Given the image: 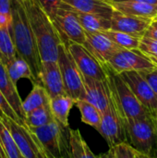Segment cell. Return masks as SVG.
Wrapping results in <instances>:
<instances>
[{"instance_id": "obj_45", "label": "cell", "mask_w": 157, "mask_h": 158, "mask_svg": "<svg viewBox=\"0 0 157 158\" xmlns=\"http://www.w3.org/2000/svg\"><path fill=\"white\" fill-rule=\"evenodd\" d=\"M155 19H157V17H156V18H155Z\"/></svg>"}, {"instance_id": "obj_23", "label": "cell", "mask_w": 157, "mask_h": 158, "mask_svg": "<svg viewBox=\"0 0 157 158\" xmlns=\"http://www.w3.org/2000/svg\"><path fill=\"white\" fill-rule=\"evenodd\" d=\"M121 53L125 56L131 70L143 72V71L151 70L157 67L150 59H148L146 56H144L143 54H141L137 49L128 50V49L122 48Z\"/></svg>"}, {"instance_id": "obj_46", "label": "cell", "mask_w": 157, "mask_h": 158, "mask_svg": "<svg viewBox=\"0 0 157 158\" xmlns=\"http://www.w3.org/2000/svg\"><path fill=\"white\" fill-rule=\"evenodd\" d=\"M156 119H157V117H156Z\"/></svg>"}, {"instance_id": "obj_19", "label": "cell", "mask_w": 157, "mask_h": 158, "mask_svg": "<svg viewBox=\"0 0 157 158\" xmlns=\"http://www.w3.org/2000/svg\"><path fill=\"white\" fill-rule=\"evenodd\" d=\"M76 101L68 94L57 95L50 99L49 106L55 120L63 128H69V112Z\"/></svg>"}, {"instance_id": "obj_37", "label": "cell", "mask_w": 157, "mask_h": 158, "mask_svg": "<svg viewBox=\"0 0 157 158\" xmlns=\"http://www.w3.org/2000/svg\"><path fill=\"white\" fill-rule=\"evenodd\" d=\"M143 36L155 39L157 41V19H153V21L151 22V24L147 28Z\"/></svg>"}, {"instance_id": "obj_35", "label": "cell", "mask_w": 157, "mask_h": 158, "mask_svg": "<svg viewBox=\"0 0 157 158\" xmlns=\"http://www.w3.org/2000/svg\"><path fill=\"white\" fill-rule=\"evenodd\" d=\"M59 158H72L68 146V129L65 133L61 143V156Z\"/></svg>"}, {"instance_id": "obj_21", "label": "cell", "mask_w": 157, "mask_h": 158, "mask_svg": "<svg viewBox=\"0 0 157 158\" xmlns=\"http://www.w3.org/2000/svg\"><path fill=\"white\" fill-rule=\"evenodd\" d=\"M68 146L72 158H99L92 152L79 130L68 128Z\"/></svg>"}, {"instance_id": "obj_22", "label": "cell", "mask_w": 157, "mask_h": 158, "mask_svg": "<svg viewBox=\"0 0 157 158\" xmlns=\"http://www.w3.org/2000/svg\"><path fill=\"white\" fill-rule=\"evenodd\" d=\"M50 97L44 88L40 84H33V88L29 95L22 101V109L26 114L39 107L49 105Z\"/></svg>"}, {"instance_id": "obj_8", "label": "cell", "mask_w": 157, "mask_h": 158, "mask_svg": "<svg viewBox=\"0 0 157 158\" xmlns=\"http://www.w3.org/2000/svg\"><path fill=\"white\" fill-rule=\"evenodd\" d=\"M67 48L82 76L98 81H105L107 79L105 66L102 65L82 44L68 43Z\"/></svg>"}, {"instance_id": "obj_31", "label": "cell", "mask_w": 157, "mask_h": 158, "mask_svg": "<svg viewBox=\"0 0 157 158\" xmlns=\"http://www.w3.org/2000/svg\"><path fill=\"white\" fill-rule=\"evenodd\" d=\"M1 116H6L10 119L14 120L15 122H17L18 124L25 126L24 122L17 116V114L14 112V110L11 108V106L8 105V103L6 102V100L0 92V117Z\"/></svg>"}, {"instance_id": "obj_26", "label": "cell", "mask_w": 157, "mask_h": 158, "mask_svg": "<svg viewBox=\"0 0 157 158\" xmlns=\"http://www.w3.org/2000/svg\"><path fill=\"white\" fill-rule=\"evenodd\" d=\"M7 73L14 83L17 82L21 79L30 80L32 84H35V80L32 76V73L28 66V64L20 57L16 56V58L6 67Z\"/></svg>"}, {"instance_id": "obj_1", "label": "cell", "mask_w": 157, "mask_h": 158, "mask_svg": "<svg viewBox=\"0 0 157 158\" xmlns=\"http://www.w3.org/2000/svg\"><path fill=\"white\" fill-rule=\"evenodd\" d=\"M11 17L9 31L17 56L22 58L28 64L35 80V84H39L42 69L39 48L26 12L22 6L16 0H11Z\"/></svg>"}, {"instance_id": "obj_18", "label": "cell", "mask_w": 157, "mask_h": 158, "mask_svg": "<svg viewBox=\"0 0 157 158\" xmlns=\"http://www.w3.org/2000/svg\"><path fill=\"white\" fill-rule=\"evenodd\" d=\"M111 6L123 14L155 19L157 17V6L134 1H112L108 0Z\"/></svg>"}, {"instance_id": "obj_9", "label": "cell", "mask_w": 157, "mask_h": 158, "mask_svg": "<svg viewBox=\"0 0 157 158\" xmlns=\"http://www.w3.org/2000/svg\"><path fill=\"white\" fill-rule=\"evenodd\" d=\"M27 129L46 152H48L53 157H60L61 143L68 128L61 127L54 118L43 126Z\"/></svg>"}, {"instance_id": "obj_6", "label": "cell", "mask_w": 157, "mask_h": 158, "mask_svg": "<svg viewBox=\"0 0 157 158\" xmlns=\"http://www.w3.org/2000/svg\"><path fill=\"white\" fill-rule=\"evenodd\" d=\"M51 20L59 35L61 43L66 46L68 43L84 44L85 31L81 27L75 11L68 5L61 2Z\"/></svg>"}, {"instance_id": "obj_13", "label": "cell", "mask_w": 157, "mask_h": 158, "mask_svg": "<svg viewBox=\"0 0 157 158\" xmlns=\"http://www.w3.org/2000/svg\"><path fill=\"white\" fill-rule=\"evenodd\" d=\"M82 77L85 89L83 100L93 105L101 114L104 113L108 108L110 103V90L107 79L105 81H98L85 76Z\"/></svg>"}, {"instance_id": "obj_15", "label": "cell", "mask_w": 157, "mask_h": 158, "mask_svg": "<svg viewBox=\"0 0 157 158\" xmlns=\"http://www.w3.org/2000/svg\"><path fill=\"white\" fill-rule=\"evenodd\" d=\"M39 84L44 88L50 99L65 94L63 81L56 61L42 62Z\"/></svg>"}, {"instance_id": "obj_4", "label": "cell", "mask_w": 157, "mask_h": 158, "mask_svg": "<svg viewBox=\"0 0 157 158\" xmlns=\"http://www.w3.org/2000/svg\"><path fill=\"white\" fill-rule=\"evenodd\" d=\"M104 66L107 73V82L112 99L123 119H138L153 116L140 103L119 74L114 72L107 64Z\"/></svg>"}, {"instance_id": "obj_28", "label": "cell", "mask_w": 157, "mask_h": 158, "mask_svg": "<svg viewBox=\"0 0 157 158\" xmlns=\"http://www.w3.org/2000/svg\"><path fill=\"white\" fill-rule=\"evenodd\" d=\"M103 33L121 48L128 49V50H135L138 49L139 47L140 40H141L140 37L130 35L125 32L118 31H113V30L105 31H103Z\"/></svg>"}, {"instance_id": "obj_12", "label": "cell", "mask_w": 157, "mask_h": 158, "mask_svg": "<svg viewBox=\"0 0 157 158\" xmlns=\"http://www.w3.org/2000/svg\"><path fill=\"white\" fill-rule=\"evenodd\" d=\"M152 21V19L126 15L114 9L110 18V30L125 32L142 38Z\"/></svg>"}, {"instance_id": "obj_47", "label": "cell", "mask_w": 157, "mask_h": 158, "mask_svg": "<svg viewBox=\"0 0 157 158\" xmlns=\"http://www.w3.org/2000/svg\"><path fill=\"white\" fill-rule=\"evenodd\" d=\"M156 66H157V64H156Z\"/></svg>"}, {"instance_id": "obj_11", "label": "cell", "mask_w": 157, "mask_h": 158, "mask_svg": "<svg viewBox=\"0 0 157 158\" xmlns=\"http://www.w3.org/2000/svg\"><path fill=\"white\" fill-rule=\"evenodd\" d=\"M102 65L107 64L113 55L122 48L112 42L103 32H86L82 44Z\"/></svg>"}, {"instance_id": "obj_34", "label": "cell", "mask_w": 157, "mask_h": 158, "mask_svg": "<svg viewBox=\"0 0 157 158\" xmlns=\"http://www.w3.org/2000/svg\"><path fill=\"white\" fill-rule=\"evenodd\" d=\"M139 73L148 82V84L150 85V87L152 88V90L154 91L155 94L157 97V67L151 70L143 71V72H139Z\"/></svg>"}, {"instance_id": "obj_3", "label": "cell", "mask_w": 157, "mask_h": 158, "mask_svg": "<svg viewBox=\"0 0 157 158\" xmlns=\"http://www.w3.org/2000/svg\"><path fill=\"white\" fill-rule=\"evenodd\" d=\"M126 143L135 152L157 158V119L154 116L124 120Z\"/></svg>"}, {"instance_id": "obj_44", "label": "cell", "mask_w": 157, "mask_h": 158, "mask_svg": "<svg viewBox=\"0 0 157 158\" xmlns=\"http://www.w3.org/2000/svg\"><path fill=\"white\" fill-rule=\"evenodd\" d=\"M16 1H17L18 3H19V4H20V5H21L22 6H23L25 5V3H26V2H27L28 0H16Z\"/></svg>"}, {"instance_id": "obj_25", "label": "cell", "mask_w": 157, "mask_h": 158, "mask_svg": "<svg viewBox=\"0 0 157 158\" xmlns=\"http://www.w3.org/2000/svg\"><path fill=\"white\" fill-rule=\"evenodd\" d=\"M17 56L9 29H0V61L6 67Z\"/></svg>"}, {"instance_id": "obj_10", "label": "cell", "mask_w": 157, "mask_h": 158, "mask_svg": "<svg viewBox=\"0 0 157 158\" xmlns=\"http://www.w3.org/2000/svg\"><path fill=\"white\" fill-rule=\"evenodd\" d=\"M121 79L127 83L140 103L154 116L157 117V97L154 91L143 79V77L135 70L125 71L119 74Z\"/></svg>"}, {"instance_id": "obj_39", "label": "cell", "mask_w": 157, "mask_h": 158, "mask_svg": "<svg viewBox=\"0 0 157 158\" xmlns=\"http://www.w3.org/2000/svg\"><path fill=\"white\" fill-rule=\"evenodd\" d=\"M11 19V16L0 14V29H10Z\"/></svg>"}, {"instance_id": "obj_42", "label": "cell", "mask_w": 157, "mask_h": 158, "mask_svg": "<svg viewBox=\"0 0 157 158\" xmlns=\"http://www.w3.org/2000/svg\"><path fill=\"white\" fill-rule=\"evenodd\" d=\"M134 158H150V157H149V156H144V155H142V154H139V153L135 152Z\"/></svg>"}, {"instance_id": "obj_17", "label": "cell", "mask_w": 157, "mask_h": 158, "mask_svg": "<svg viewBox=\"0 0 157 158\" xmlns=\"http://www.w3.org/2000/svg\"><path fill=\"white\" fill-rule=\"evenodd\" d=\"M75 11L88 14H96L107 19L111 18L114 8L108 0H62Z\"/></svg>"}, {"instance_id": "obj_40", "label": "cell", "mask_w": 157, "mask_h": 158, "mask_svg": "<svg viewBox=\"0 0 157 158\" xmlns=\"http://www.w3.org/2000/svg\"><path fill=\"white\" fill-rule=\"evenodd\" d=\"M99 158H116L114 147H110L109 150H108V152L100 155V156H99Z\"/></svg>"}, {"instance_id": "obj_24", "label": "cell", "mask_w": 157, "mask_h": 158, "mask_svg": "<svg viewBox=\"0 0 157 158\" xmlns=\"http://www.w3.org/2000/svg\"><path fill=\"white\" fill-rule=\"evenodd\" d=\"M75 105L81 113V121L96 130L101 123V112L86 100H77Z\"/></svg>"}, {"instance_id": "obj_5", "label": "cell", "mask_w": 157, "mask_h": 158, "mask_svg": "<svg viewBox=\"0 0 157 158\" xmlns=\"http://www.w3.org/2000/svg\"><path fill=\"white\" fill-rule=\"evenodd\" d=\"M56 62L60 69L65 94L75 101L83 100L85 96L83 77L67 46L62 43L58 45Z\"/></svg>"}, {"instance_id": "obj_33", "label": "cell", "mask_w": 157, "mask_h": 158, "mask_svg": "<svg viewBox=\"0 0 157 158\" xmlns=\"http://www.w3.org/2000/svg\"><path fill=\"white\" fill-rule=\"evenodd\" d=\"M116 158H134L135 151L126 143L114 147Z\"/></svg>"}, {"instance_id": "obj_30", "label": "cell", "mask_w": 157, "mask_h": 158, "mask_svg": "<svg viewBox=\"0 0 157 158\" xmlns=\"http://www.w3.org/2000/svg\"><path fill=\"white\" fill-rule=\"evenodd\" d=\"M141 54L150 59L155 66L157 64V41L155 39L143 36L137 49Z\"/></svg>"}, {"instance_id": "obj_41", "label": "cell", "mask_w": 157, "mask_h": 158, "mask_svg": "<svg viewBox=\"0 0 157 158\" xmlns=\"http://www.w3.org/2000/svg\"><path fill=\"white\" fill-rule=\"evenodd\" d=\"M112 1H134V2H140V3H145L149 5H155L157 6V0H112Z\"/></svg>"}, {"instance_id": "obj_16", "label": "cell", "mask_w": 157, "mask_h": 158, "mask_svg": "<svg viewBox=\"0 0 157 158\" xmlns=\"http://www.w3.org/2000/svg\"><path fill=\"white\" fill-rule=\"evenodd\" d=\"M0 92L17 114V116L24 122L25 113L22 109V100L19 94L17 84L12 81L10 79L6 67L0 61ZM25 124V123H24Z\"/></svg>"}, {"instance_id": "obj_2", "label": "cell", "mask_w": 157, "mask_h": 158, "mask_svg": "<svg viewBox=\"0 0 157 158\" xmlns=\"http://www.w3.org/2000/svg\"><path fill=\"white\" fill-rule=\"evenodd\" d=\"M22 7L35 36L42 62L56 61L61 40L51 19L41 7L38 0H28Z\"/></svg>"}, {"instance_id": "obj_7", "label": "cell", "mask_w": 157, "mask_h": 158, "mask_svg": "<svg viewBox=\"0 0 157 158\" xmlns=\"http://www.w3.org/2000/svg\"><path fill=\"white\" fill-rule=\"evenodd\" d=\"M96 130L106 141L109 148L126 143L124 119L112 99L111 93L109 106L102 113L101 123Z\"/></svg>"}, {"instance_id": "obj_29", "label": "cell", "mask_w": 157, "mask_h": 158, "mask_svg": "<svg viewBox=\"0 0 157 158\" xmlns=\"http://www.w3.org/2000/svg\"><path fill=\"white\" fill-rule=\"evenodd\" d=\"M0 145L7 158H23L17 147L11 133L0 119Z\"/></svg>"}, {"instance_id": "obj_32", "label": "cell", "mask_w": 157, "mask_h": 158, "mask_svg": "<svg viewBox=\"0 0 157 158\" xmlns=\"http://www.w3.org/2000/svg\"><path fill=\"white\" fill-rule=\"evenodd\" d=\"M62 0H38L41 7L44 10V12L51 19L61 4Z\"/></svg>"}, {"instance_id": "obj_20", "label": "cell", "mask_w": 157, "mask_h": 158, "mask_svg": "<svg viewBox=\"0 0 157 158\" xmlns=\"http://www.w3.org/2000/svg\"><path fill=\"white\" fill-rule=\"evenodd\" d=\"M75 13L81 27L86 32H103L111 29L110 19L96 14L81 13L78 11H75Z\"/></svg>"}, {"instance_id": "obj_38", "label": "cell", "mask_w": 157, "mask_h": 158, "mask_svg": "<svg viewBox=\"0 0 157 158\" xmlns=\"http://www.w3.org/2000/svg\"><path fill=\"white\" fill-rule=\"evenodd\" d=\"M0 14L11 16V0H0Z\"/></svg>"}, {"instance_id": "obj_43", "label": "cell", "mask_w": 157, "mask_h": 158, "mask_svg": "<svg viewBox=\"0 0 157 158\" xmlns=\"http://www.w3.org/2000/svg\"><path fill=\"white\" fill-rule=\"evenodd\" d=\"M0 158H7L6 157V154L4 153V151H3L1 145H0Z\"/></svg>"}, {"instance_id": "obj_27", "label": "cell", "mask_w": 157, "mask_h": 158, "mask_svg": "<svg viewBox=\"0 0 157 158\" xmlns=\"http://www.w3.org/2000/svg\"><path fill=\"white\" fill-rule=\"evenodd\" d=\"M53 119L54 117L50 110V106L47 105L26 114L24 123L27 128H38L49 123Z\"/></svg>"}, {"instance_id": "obj_36", "label": "cell", "mask_w": 157, "mask_h": 158, "mask_svg": "<svg viewBox=\"0 0 157 158\" xmlns=\"http://www.w3.org/2000/svg\"><path fill=\"white\" fill-rule=\"evenodd\" d=\"M31 138L34 142V149H35V154H36V157L37 158H55L53 157L48 152H46L42 146L41 144L38 143V141L31 135Z\"/></svg>"}, {"instance_id": "obj_14", "label": "cell", "mask_w": 157, "mask_h": 158, "mask_svg": "<svg viewBox=\"0 0 157 158\" xmlns=\"http://www.w3.org/2000/svg\"><path fill=\"white\" fill-rule=\"evenodd\" d=\"M0 119L11 133V136L23 158H37L34 149V142L27 127L18 124L6 116H1Z\"/></svg>"}]
</instances>
